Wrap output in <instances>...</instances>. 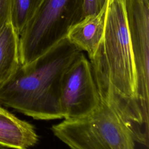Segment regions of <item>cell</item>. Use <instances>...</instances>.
<instances>
[{
  "mask_svg": "<svg viewBox=\"0 0 149 149\" xmlns=\"http://www.w3.org/2000/svg\"><path fill=\"white\" fill-rule=\"evenodd\" d=\"M0 149H7V148L2 147V146H0Z\"/></svg>",
  "mask_w": 149,
  "mask_h": 149,
  "instance_id": "14",
  "label": "cell"
},
{
  "mask_svg": "<svg viewBox=\"0 0 149 149\" xmlns=\"http://www.w3.org/2000/svg\"><path fill=\"white\" fill-rule=\"evenodd\" d=\"M19 36L11 21L0 27V87L20 66Z\"/></svg>",
  "mask_w": 149,
  "mask_h": 149,
  "instance_id": "9",
  "label": "cell"
},
{
  "mask_svg": "<svg viewBox=\"0 0 149 149\" xmlns=\"http://www.w3.org/2000/svg\"><path fill=\"white\" fill-rule=\"evenodd\" d=\"M43 0H12L11 22L19 36Z\"/></svg>",
  "mask_w": 149,
  "mask_h": 149,
  "instance_id": "10",
  "label": "cell"
},
{
  "mask_svg": "<svg viewBox=\"0 0 149 149\" xmlns=\"http://www.w3.org/2000/svg\"><path fill=\"white\" fill-rule=\"evenodd\" d=\"M134 64L149 63V0H125Z\"/></svg>",
  "mask_w": 149,
  "mask_h": 149,
  "instance_id": "6",
  "label": "cell"
},
{
  "mask_svg": "<svg viewBox=\"0 0 149 149\" xmlns=\"http://www.w3.org/2000/svg\"><path fill=\"white\" fill-rule=\"evenodd\" d=\"M107 0H83V18L85 16L98 13Z\"/></svg>",
  "mask_w": 149,
  "mask_h": 149,
  "instance_id": "11",
  "label": "cell"
},
{
  "mask_svg": "<svg viewBox=\"0 0 149 149\" xmlns=\"http://www.w3.org/2000/svg\"><path fill=\"white\" fill-rule=\"evenodd\" d=\"M51 130L71 149H135L130 130L116 112L101 100L90 114L64 119L52 125Z\"/></svg>",
  "mask_w": 149,
  "mask_h": 149,
  "instance_id": "3",
  "label": "cell"
},
{
  "mask_svg": "<svg viewBox=\"0 0 149 149\" xmlns=\"http://www.w3.org/2000/svg\"><path fill=\"white\" fill-rule=\"evenodd\" d=\"M10 112H9L8 110L2 108L1 107H0V115H8L9 114Z\"/></svg>",
  "mask_w": 149,
  "mask_h": 149,
  "instance_id": "13",
  "label": "cell"
},
{
  "mask_svg": "<svg viewBox=\"0 0 149 149\" xmlns=\"http://www.w3.org/2000/svg\"><path fill=\"white\" fill-rule=\"evenodd\" d=\"M83 19V0H43L19 36L20 65L45 53Z\"/></svg>",
  "mask_w": 149,
  "mask_h": 149,
  "instance_id": "4",
  "label": "cell"
},
{
  "mask_svg": "<svg viewBox=\"0 0 149 149\" xmlns=\"http://www.w3.org/2000/svg\"><path fill=\"white\" fill-rule=\"evenodd\" d=\"M107 2L97 14L85 16L68 31L66 37L91 59L95 54L104 34Z\"/></svg>",
  "mask_w": 149,
  "mask_h": 149,
  "instance_id": "7",
  "label": "cell"
},
{
  "mask_svg": "<svg viewBox=\"0 0 149 149\" xmlns=\"http://www.w3.org/2000/svg\"><path fill=\"white\" fill-rule=\"evenodd\" d=\"M90 62L100 99L116 112L136 142L146 141L149 130L143 123L137 103L125 0H107L103 36Z\"/></svg>",
  "mask_w": 149,
  "mask_h": 149,
  "instance_id": "1",
  "label": "cell"
},
{
  "mask_svg": "<svg viewBox=\"0 0 149 149\" xmlns=\"http://www.w3.org/2000/svg\"><path fill=\"white\" fill-rule=\"evenodd\" d=\"M12 0H0V27L11 21Z\"/></svg>",
  "mask_w": 149,
  "mask_h": 149,
  "instance_id": "12",
  "label": "cell"
},
{
  "mask_svg": "<svg viewBox=\"0 0 149 149\" xmlns=\"http://www.w3.org/2000/svg\"><path fill=\"white\" fill-rule=\"evenodd\" d=\"M81 52L66 37L32 62L20 65L0 87V104L34 119H62L59 105L62 77Z\"/></svg>",
  "mask_w": 149,
  "mask_h": 149,
  "instance_id": "2",
  "label": "cell"
},
{
  "mask_svg": "<svg viewBox=\"0 0 149 149\" xmlns=\"http://www.w3.org/2000/svg\"><path fill=\"white\" fill-rule=\"evenodd\" d=\"M38 141V137L33 125L11 113L0 115V146L30 149Z\"/></svg>",
  "mask_w": 149,
  "mask_h": 149,
  "instance_id": "8",
  "label": "cell"
},
{
  "mask_svg": "<svg viewBox=\"0 0 149 149\" xmlns=\"http://www.w3.org/2000/svg\"><path fill=\"white\" fill-rule=\"evenodd\" d=\"M90 61L81 52L65 70L61 81L59 105L66 120L84 117L100 102Z\"/></svg>",
  "mask_w": 149,
  "mask_h": 149,
  "instance_id": "5",
  "label": "cell"
}]
</instances>
